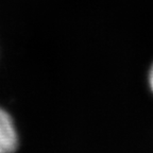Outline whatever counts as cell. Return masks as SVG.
<instances>
[{
  "mask_svg": "<svg viewBox=\"0 0 153 153\" xmlns=\"http://www.w3.org/2000/svg\"><path fill=\"white\" fill-rule=\"evenodd\" d=\"M148 85H149V88H150L151 93L153 95V63L151 64L150 68H149V71H148Z\"/></svg>",
  "mask_w": 153,
  "mask_h": 153,
  "instance_id": "cell-2",
  "label": "cell"
},
{
  "mask_svg": "<svg viewBox=\"0 0 153 153\" xmlns=\"http://www.w3.org/2000/svg\"><path fill=\"white\" fill-rule=\"evenodd\" d=\"M19 147V132L13 115L0 105V153H15Z\"/></svg>",
  "mask_w": 153,
  "mask_h": 153,
  "instance_id": "cell-1",
  "label": "cell"
}]
</instances>
